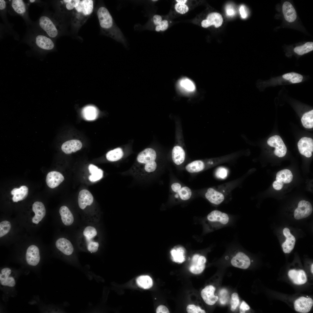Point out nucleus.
Wrapping results in <instances>:
<instances>
[{
	"instance_id": "nucleus-45",
	"label": "nucleus",
	"mask_w": 313,
	"mask_h": 313,
	"mask_svg": "<svg viewBox=\"0 0 313 313\" xmlns=\"http://www.w3.org/2000/svg\"><path fill=\"white\" fill-rule=\"evenodd\" d=\"M86 243L87 249L89 252L92 253L96 252L97 251L99 245L98 242L92 240L86 242Z\"/></svg>"
},
{
	"instance_id": "nucleus-3",
	"label": "nucleus",
	"mask_w": 313,
	"mask_h": 313,
	"mask_svg": "<svg viewBox=\"0 0 313 313\" xmlns=\"http://www.w3.org/2000/svg\"><path fill=\"white\" fill-rule=\"evenodd\" d=\"M270 146L275 148V154L280 157L284 156L287 152V148L281 137L275 135L270 137L267 141Z\"/></svg>"
},
{
	"instance_id": "nucleus-52",
	"label": "nucleus",
	"mask_w": 313,
	"mask_h": 313,
	"mask_svg": "<svg viewBox=\"0 0 313 313\" xmlns=\"http://www.w3.org/2000/svg\"><path fill=\"white\" fill-rule=\"evenodd\" d=\"M284 183L281 181L276 180L272 184L273 188L276 190H279L281 189L283 186Z\"/></svg>"
},
{
	"instance_id": "nucleus-31",
	"label": "nucleus",
	"mask_w": 313,
	"mask_h": 313,
	"mask_svg": "<svg viewBox=\"0 0 313 313\" xmlns=\"http://www.w3.org/2000/svg\"><path fill=\"white\" fill-rule=\"evenodd\" d=\"M88 169L91 175L89 177V180L94 182L101 179L103 176V172L96 166L90 164L88 166Z\"/></svg>"
},
{
	"instance_id": "nucleus-37",
	"label": "nucleus",
	"mask_w": 313,
	"mask_h": 313,
	"mask_svg": "<svg viewBox=\"0 0 313 313\" xmlns=\"http://www.w3.org/2000/svg\"><path fill=\"white\" fill-rule=\"evenodd\" d=\"M301 121L305 128L310 129L313 127V110L304 113L301 119Z\"/></svg>"
},
{
	"instance_id": "nucleus-32",
	"label": "nucleus",
	"mask_w": 313,
	"mask_h": 313,
	"mask_svg": "<svg viewBox=\"0 0 313 313\" xmlns=\"http://www.w3.org/2000/svg\"><path fill=\"white\" fill-rule=\"evenodd\" d=\"M83 114L86 120H93L96 119L98 114V111L95 107L89 105L85 107L83 109Z\"/></svg>"
},
{
	"instance_id": "nucleus-60",
	"label": "nucleus",
	"mask_w": 313,
	"mask_h": 313,
	"mask_svg": "<svg viewBox=\"0 0 313 313\" xmlns=\"http://www.w3.org/2000/svg\"><path fill=\"white\" fill-rule=\"evenodd\" d=\"M313 264H312V265H311V272L312 273V274H313Z\"/></svg>"
},
{
	"instance_id": "nucleus-13",
	"label": "nucleus",
	"mask_w": 313,
	"mask_h": 313,
	"mask_svg": "<svg viewBox=\"0 0 313 313\" xmlns=\"http://www.w3.org/2000/svg\"><path fill=\"white\" fill-rule=\"evenodd\" d=\"M283 233L286 238L285 241L282 245L283 251L285 253H290L294 248L296 239L287 228H285L283 229Z\"/></svg>"
},
{
	"instance_id": "nucleus-23",
	"label": "nucleus",
	"mask_w": 313,
	"mask_h": 313,
	"mask_svg": "<svg viewBox=\"0 0 313 313\" xmlns=\"http://www.w3.org/2000/svg\"><path fill=\"white\" fill-rule=\"evenodd\" d=\"M75 9L77 12L85 16L91 14L93 9V2L92 0H80Z\"/></svg>"
},
{
	"instance_id": "nucleus-53",
	"label": "nucleus",
	"mask_w": 313,
	"mask_h": 313,
	"mask_svg": "<svg viewBox=\"0 0 313 313\" xmlns=\"http://www.w3.org/2000/svg\"><path fill=\"white\" fill-rule=\"evenodd\" d=\"M250 309V306L244 301H243L241 304L240 307V313H245L246 311Z\"/></svg>"
},
{
	"instance_id": "nucleus-24",
	"label": "nucleus",
	"mask_w": 313,
	"mask_h": 313,
	"mask_svg": "<svg viewBox=\"0 0 313 313\" xmlns=\"http://www.w3.org/2000/svg\"><path fill=\"white\" fill-rule=\"evenodd\" d=\"M205 197L210 203L217 205L221 203L224 199L223 194L212 188L208 189Z\"/></svg>"
},
{
	"instance_id": "nucleus-61",
	"label": "nucleus",
	"mask_w": 313,
	"mask_h": 313,
	"mask_svg": "<svg viewBox=\"0 0 313 313\" xmlns=\"http://www.w3.org/2000/svg\"><path fill=\"white\" fill-rule=\"evenodd\" d=\"M152 1H158V0H152Z\"/></svg>"
},
{
	"instance_id": "nucleus-35",
	"label": "nucleus",
	"mask_w": 313,
	"mask_h": 313,
	"mask_svg": "<svg viewBox=\"0 0 313 313\" xmlns=\"http://www.w3.org/2000/svg\"><path fill=\"white\" fill-rule=\"evenodd\" d=\"M138 285L144 289H148L153 285L152 278L148 275H142L138 277L136 280Z\"/></svg>"
},
{
	"instance_id": "nucleus-47",
	"label": "nucleus",
	"mask_w": 313,
	"mask_h": 313,
	"mask_svg": "<svg viewBox=\"0 0 313 313\" xmlns=\"http://www.w3.org/2000/svg\"><path fill=\"white\" fill-rule=\"evenodd\" d=\"M174 7L178 12L182 14L187 13L189 10L188 6L185 4L177 3L175 5Z\"/></svg>"
},
{
	"instance_id": "nucleus-39",
	"label": "nucleus",
	"mask_w": 313,
	"mask_h": 313,
	"mask_svg": "<svg viewBox=\"0 0 313 313\" xmlns=\"http://www.w3.org/2000/svg\"><path fill=\"white\" fill-rule=\"evenodd\" d=\"M285 79L288 80L292 83H299L302 81L303 77L298 73L292 72L286 73L282 76Z\"/></svg>"
},
{
	"instance_id": "nucleus-15",
	"label": "nucleus",
	"mask_w": 313,
	"mask_h": 313,
	"mask_svg": "<svg viewBox=\"0 0 313 313\" xmlns=\"http://www.w3.org/2000/svg\"><path fill=\"white\" fill-rule=\"evenodd\" d=\"M64 179L63 176L60 172L52 171L48 174L46 177V182L49 187L54 188L59 185Z\"/></svg>"
},
{
	"instance_id": "nucleus-57",
	"label": "nucleus",
	"mask_w": 313,
	"mask_h": 313,
	"mask_svg": "<svg viewBox=\"0 0 313 313\" xmlns=\"http://www.w3.org/2000/svg\"><path fill=\"white\" fill-rule=\"evenodd\" d=\"M239 11L241 17L242 18L245 19L247 17V14L244 6L242 5L240 6Z\"/></svg>"
},
{
	"instance_id": "nucleus-9",
	"label": "nucleus",
	"mask_w": 313,
	"mask_h": 313,
	"mask_svg": "<svg viewBox=\"0 0 313 313\" xmlns=\"http://www.w3.org/2000/svg\"><path fill=\"white\" fill-rule=\"evenodd\" d=\"M313 304V301L312 299L302 296L295 301L294 307L297 312L302 313H307L310 310Z\"/></svg>"
},
{
	"instance_id": "nucleus-27",
	"label": "nucleus",
	"mask_w": 313,
	"mask_h": 313,
	"mask_svg": "<svg viewBox=\"0 0 313 313\" xmlns=\"http://www.w3.org/2000/svg\"><path fill=\"white\" fill-rule=\"evenodd\" d=\"M28 189L25 185L22 186L19 188H14L11 193L13 195L12 200L14 202H17L25 199L27 196Z\"/></svg>"
},
{
	"instance_id": "nucleus-54",
	"label": "nucleus",
	"mask_w": 313,
	"mask_h": 313,
	"mask_svg": "<svg viewBox=\"0 0 313 313\" xmlns=\"http://www.w3.org/2000/svg\"><path fill=\"white\" fill-rule=\"evenodd\" d=\"M152 20L154 24L156 26L159 25L162 20V17L160 15L155 14L153 16Z\"/></svg>"
},
{
	"instance_id": "nucleus-4",
	"label": "nucleus",
	"mask_w": 313,
	"mask_h": 313,
	"mask_svg": "<svg viewBox=\"0 0 313 313\" xmlns=\"http://www.w3.org/2000/svg\"><path fill=\"white\" fill-rule=\"evenodd\" d=\"M208 220L214 223L218 228L227 225L230 221V218L226 213L218 210L212 211L207 216Z\"/></svg>"
},
{
	"instance_id": "nucleus-40",
	"label": "nucleus",
	"mask_w": 313,
	"mask_h": 313,
	"mask_svg": "<svg viewBox=\"0 0 313 313\" xmlns=\"http://www.w3.org/2000/svg\"><path fill=\"white\" fill-rule=\"evenodd\" d=\"M83 234L85 236L86 242L92 240V239L97 234L96 230L92 226H88L84 229Z\"/></svg>"
},
{
	"instance_id": "nucleus-34",
	"label": "nucleus",
	"mask_w": 313,
	"mask_h": 313,
	"mask_svg": "<svg viewBox=\"0 0 313 313\" xmlns=\"http://www.w3.org/2000/svg\"><path fill=\"white\" fill-rule=\"evenodd\" d=\"M178 85L181 90L187 92H192L195 89L194 83L187 78H183L179 80Z\"/></svg>"
},
{
	"instance_id": "nucleus-46",
	"label": "nucleus",
	"mask_w": 313,
	"mask_h": 313,
	"mask_svg": "<svg viewBox=\"0 0 313 313\" xmlns=\"http://www.w3.org/2000/svg\"><path fill=\"white\" fill-rule=\"evenodd\" d=\"M186 310L188 313H205V311L200 307L191 304L188 305Z\"/></svg>"
},
{
	"instance_id": "nucleus-29",
	"label": "nucleus",
	"mask_w": 313,
	"mask_h": 313,
	"mask_svg": "<svg viewBox=\"0 0 313 313\" xmlns=\"http://www.w3.org/2000/svg\"><path fill=\"white\" fill-rule=\"evenodd\" d=\"M205 167L204 162L201 160L193 161L185 166L186 170L191 173L198 172L203 170Z\"/></svg>"
},
{
	"instance_id": "nucleus-36",
	"label": "nucleus",
	"mask_w": 313,
	"mask_h": 313,
	"mask_svg": "<svg viewBox=\"0 0 313 313\" xmlns=\"http://www.w3.org/2000/svg\"><path fill=\"white\" fill-rule=\"evenodd\" d=\"M123 155V152L122 149L118 148L108 152L106 154V157L108 161L114 162L121 159Z\"/></svg>"
},
{
	"instance_id": "nucleus-8",
	"label": "nucleus",
	"mask_w": 313,
	"mask_h": 313,
	"mask_svg": "<svg viewBox=\"0 0 313 313\" xmlns=\"http://www.w3.org/2000/svg\"><path fill=\"white\" fill-rule=\"evenodd\" d=\"M231 262L235 267L246 269L249 267L251 261L249 258L245 253L239 252L232 257Z\"/></svg>"
},
{
	"instance_id": "nucleus-12",
	"label": "nucleus",
	"mask_w": 313,
	"mask_h": 313,
	"mask_svg": "<svg viewBox=\"0 0 313 313\" xmlns=\"http://www.w3.org/2000/svg\"><path fill=\"white\" fill-rule=\"evenodd\" d=\"M223 19L221 15L217 12H213L209 14L206 19L204 20L201 23L203 27L208 28L214 25L216 28L221 26L223 23Z\"/></svg>"
},
{
	"instance_id": "nucleus-26",
	"label": "nucleus",
	"mask_w": 313,
	"mask_h": 313,
	"mask_svg": "<svg viewBox=\"0 0 313 313\" xmlns=\"http://www.w3.org/2000/svg\"><path fill=\"white\" fill-rule=\"evenodd\" d=\"M185 152L181 147L176 145L173 147L172 150V157L175 164L177 165L182 164L185 160Z\"/></svg>"
},
{
	"instance_id": "nucleus-22",
	"label": "nucleus",
	"mask_w": 313,
	"mask_h": 313,
	"mask_svg": "<svg viewBox=\"0 0 313 313\" xmlns=\"http://www.w3.org/2000/svg\"><path fill=\"white\" fill-rule=\"evenodd\" d=\"M282 11L285 20L289 22H292L296 19L297 15L293 5L288 1H285L282 6Z\"/></svg>"
},
{
	"instance_id": "nucleus-48",
	"label": "nucleus",
	"mask_w": 313,
	"mask_h": 313,
	"mask_svg": "<svg viewBox=\"0 0 313 313\" xmlns=\"http://www.w3.org/2000/svg\"><path fill=\"white\" fill-rule=\"evenodd\" d=\"M228 174V171L225 168L220 167L216 170L215 174L219 178L224 179L226 177Z\"/></svg>"
},
{
	"instance_id": "nucleus-18",
	"label": "nucleus",
	"mask_w": 313,
	"mask_h": 313,
	"mask_svg": "<svg viewBox=\"0 0 313 313\" xmlns=\"http://www.w3.org/2000/svg\"><path fill=\"white\" fill-rule=\"evenodd\" d=\"M55 245L57 248L65 255H70L73 252L74 248L72 244L65 238L58 239L56 241Z\"/></svg>"
},
{
	"instance_id": "nucleus-10",
	"label": "nucleus",
	"mask_w": 313,
	"mask_h": 313,
	"mask_svg": "<svg viewBox=\"0 0 313 313\" xmlns=\"http://www.w3.org/2000/svg\"><path fill=\"white\" fill-rule=\"evenodd\" d=\"M27 263L29 265L35 266L39 263L40 259L39 250L34 245H32L28 248L26 255Z\"/></svg>"
},
{
	"instance_id": "nucleus-33",
	"label": "nucleus",
	"mask_w": 313,
	"mask_h": 313,
	"mask_svg": "<svg viewBox=\"0 0 313 313\" xmlns=\"http://www.w3.org/2000/svg\"><path fill=\"white\" fill-rule=\"evenodd\" d=\"M170 252L173 260L175 262L181 263L185 261V251L183 248L179 247L173 248Z\"/></svg>"
},
{
	"instance_id": "nucleus-58",
	"label": "nucleus",
	"mask_w": 313,
	"mask_h": 313,
	"mask_svg": "<svg viewBox=\"0 0 313 313\" xmlns=\"http://www.w3.org/2000/svg\"><path fill=\"white\" fill-rule=\"evenodd\" d=\"M6 3L4 0H0V9L1 11L4 10L6 8Z\"/></svg>"
},
{
	"instance_id": "nucleus-43",
	"label": "nucleus",
	"mask_w": 313,
	"mask_h": 313,
	"mask_svg": "<svg viewBox=\"0 0 313 313\" xmlns=\"http://www.w3.org/2000/svg\"><path fill=\"white\" fill-rule=\"evenodd\" d=\"M65 5L68 10H71L77 7L79 3V0H63L62 1Z\"/></svg>"
},
{
	"instance_id": "nucleus-41",
	"label": "nucleus",
	"mask_w": 313,
	"mask_h": 313,
	"mask_svg": "<svg viewBox=\"0 0 313 313\" xmlns=\"http://www.w3.org/2000/svg\"><path fill=\"white\" fill-rule=\"evenodd\" d=\"M181 199L183 200L189 199L192 195V191L188 187L184 186L181 188L178 193Z\"/></svg>"
},
{
	"instance_id": "nucleus-59",
	"label": "nucleus",
	"mask_w": 313,
	"mask_h": 313,
	"mask_svg": "<svg viewBox=\"0 0 313 313\" xmlns=\"http://www.w3.org/2000/svg\"><path fill=\"white\" fill-rule=\"evenodd\" d=\"M178 3L185 4V3L187 0H176V1Z\"/></svg>"
},
{
	"instance_id": "nucleus-14",
	"label": "nucleus",
	"mask_w": 313,
	"mask_h": 313,
	"mask_svg": "<svg viewBox=\"0 0 313 313\" xmlns=\"http://www.w3.org/2000/svg\"><path fill=\"white\" fill-rule=\"evenodd\" d=\"M35 45L39 48L44 50H50L53 48L54 43L49 37L45 35H37L34 39Z\"/></svg>"
},
{
	"instance_id": "nucleus-51",
	"label": "nucleus",
	"mask_w": 313,
	"mask_h": 313,
	"mask_svg": "<svg viewBox=\"0 0 313 313\" xmlns=\"http://www.w3.org/2000/svg\"><path fill=\"white\" fill-rule=\"evenodd\" d=\"M226 12L227 14L229 16H232L234 15L235 11L232 6L230 5H228L226 8Z\"/></svg>"
},
{
	"instance_id": "nucleus-28",
	"label": "nucleus",
	"mask_w": 313,
	"mask_h": 313,
	"mask_svg": "<svg viewBox=\"0 0 313 313\" xmlns=\"http://www.w3.org/2000/svg\"><path fill=\"white\" fill-rule=\"evenodd\" d=\"M62 222L66 226L71 225L74 221L73 216L69 208L66 206H63L59 210Z\"/></svg>"
},
{
	"instance_id": "nucleus-50",
	"label": "nucleus",
	"mask_w": 313,
	"mask_h": 313,
	"mask_svg": "<svg viewBox=\"0 0 313 313\" xmlns=\"http://www.w3.org/2000/svg\"><path fill=\"white\" fill-rule=\"evenodd\" d=\"M156 312V313H169L170 312L167 307L164 305H161L157 307Z\"/></svg>"
},
{
	"instance_id": "nucleus-16",
	"label": "nucleus",
	"mask_w": 313,
	"mask_h": 313,
	"mask_svg": "<svg viewBox=\"0 0 313 313\" xmlns=\"http://www.w3.org/2000/svg\"><path fill=\"white\" fill-rule=\"evenodd\" d=\"M93 200V196L88 190L83 189L79 192L78 195V203L81 209L83 210L87 206L91 205Z\"/></svg>"
},
{
	"instance_id": "nucleus-6",
	"label": "nucleus",
	"mask_w": 313,
	"mask_h": 313,
	"mask_svg": "<svg viewBox=\"0 0 313 313\" xmlns=\"http://www.w3.org/2000/svg\"><path fill=\"white\" fill-rule=\"evenodd\" d=\"M206 261V259L204 256L198 254L194 255L189 267L190 271L195 274L201 273L205 268Z\"/></svg>"
},
{
	"instance_id": "nucleus-25",
	"label": "nucleus",
	"mask_w": 313,
	"mask_h": 313,
	"mask_svg": "<svg viewBox=\"0 0 313 313\" xmlns=\"http://www.w3.org/2000/svg\"><path fill=\"white\" fill-rule=\"evenodd\" d=\"M10 6L14 11L18 15L24 17L27 14V5L22 0L10 1Z\"/></svg>"
},
{
	"instance_id": "nucleus-19",
	"label": "nucleus",
	"mask_w": 313,
	"mask_h": 313,
	"mask_svg": "<svg viewBox=\"0 0 313 313\" xmlns=\"http://www.w3.org/2000/svg\"><path fill=\"white\" fill-rule=\"evenodd\" d=\"M11 269L8 267L2 269L0 274V282L1 285L4 286L13 287L16 284L14 278L10 276Z\"/></svg>"
},
{
	"instance_id": "nucleus-17",
	"label": "nucleus",
	"mask_w": 313,
	"mask_h": 313,
	"mask_svg": "<svg viewBox=\"0 0 313 313\" xmlns=\"http://www.w3.org/2000/svg\"><path fill=\"white\" fill-rule=\"evenodd\" d=\"M32 210L35 215L32 219V222L37 224L45 216L46 210L43 203L39 201H36L33 204Z\"/></svg>"
},
{
	"instance_id": "nucleus-55",
	"label": "nucleus",
	"mask_w": 313,
	"mask_h": 313,
	"mask_svg": "<svg viewBox=\"0 0 313 313\" xmlns=\"http://www.w3.org/2000/svg\"><path fill=\"white\" fill-rule=\"evenodd\" d=\"M171 187L172 190L174 192L178 193L181 189V186L179 183H175L172 185Z\"/></svg>"
},
{
	"instance_id": "nucleus-2",
	"label": "nucleus",
	"mask_w": 313,
	"mask_h": 313,
	"mask_svg": "<svg viewBox=\"0 0 313 313\" xmlns=\"http://www.w3.org/2000/svg\"><path fill=\"white\" fill-rule=\"evenodd\" d=\"M39 25L40 28L51 38H55L58 34V31L55 24L48 17L42 15L39 18Z\"/></svg>"
},
{
	"instance_id": "nucleus-11",
	"label": "nucleus",
	"mask_w": 313,
	"mask_h": 313,
	"mask_svg": "<svg viewBox=\"0 0 313 313\" xmlns=\"http://www.w3.org/2000/svg\"><path fill=\"white\" fill-rule=\"evenodd\" d=\"M215 288L212 285L206 286L201 292V295L204 302L208 305H212L218 300V297L214 295Z\"/></svg>"
},
{
	"instance_id": "nucleus-5",
	"label": "nucleus",
	"mask_w": 313,
	"mask_h": 313,
	"mask_svg": "<svg viewBox=\"0 0 313 313\" xmlns=\"http://www.w3.org/2000/svg\"><path fill=\"white\" fill-rule=\"evenodd\" d=\"M313 211V208L311 203L305 200L299 201L297 208L294 212V217L295 219L299 220L305 218L310 216Z\"/></svg>"
},
{
	"instance_id": "nucleus-49",
	"label": "nucleus",
	"mask_w": 313,
	"mask_h": 313,
	"mask_svg": "<svg viewBox=\"0 0 313 313\" xmlns=\"http://www.w3.org/2000/svg\"><path fill=\"white\" fill-rule=\"evenodd\" d=\"M168 27V21L163 20L161 21L159 25L156 26L155 30L157 32L164 31L166 30Z\"/></svg>"
},
{
	"instance_id": "nucleus-30",
	"label": "nucleus",
	"mask_w": 313,
	"mask_h": 313,
	"mask_svg": "<svg viewBox=\"0 0 313 313\" xmlns=\"http://www.w3.org/2000/svg\"><path fill=\"white\" fill-rule=\"evenodd\" d=\"M293 179V175L289 170L285 169L279 171L276 174V180L283 182V183H290Z\"/></svg>"
},
{
	"instance_id": "nucleus-20",
	"label": "nucleus",
	"mask_w": 313,
	"mask_h": 313,
	"mask_svg": "<svg viewBox=\"0 0 313 313\" xmlns=\"http://www.w3.org/2000/svg\"><path fill=\"white\" fill-rule=\"evenodd\" d=\"M288 275L293 283L296 284H303L307 281L306 273L303 270H290L288 272Z\"/></svg>"
},
{
	"instance_id": "nucleus-42",
	"label": "nucleus",
	"mask_w": 313,
	"mask_h": 313,
	"mask_svg": "<svg viewBox=\"0 0 313 313\" xmlns=\"http://www.w3.org/2000/svg\"><path fill=\"white\" fill-rule=\"evenodd\" d=\"M11 228L10 223L7 221H4L0 223V237L6 234L10 231Z\"/></svg>"
},
{
	"instance_id": "nucleus-56",
	"label": "nucleus",
	"mask_w": 313,
	"mask_h": 313,
	"mask_svg": "<svg viewBox=\"0 0 313 313\" xmlns=\"http://www.w3.org/2000/svg\"><path fill=\"white\" fill-rule=\"evenodd\" d=\"M227 293V291L223 289L220 291V296H221V298H220V303L222 304H225L226 301L225 299V298H224V296H225V295Z\"/></svg>"
},
{
	"instance_id": "nucleus-7",
	"label": "nucleus",
	"mask_w": 313,
	"mask_h": 313,
	"mask_svg": "<svg viewBox=\"0 0 313 313\" xmlns=\"http://www.w3.org/2000/svg\"><path fill=\"white\" fill-rule=\"evenodd\" d=\"M298 147L300 154L307 157L312 155L313 151V140L310 138L303 137L298 143Z\"/></svg>"
},
{
	"instance_id": "nucleus-21",
	"label": "nucleus",
	"mask_w": 313,
	"mask_h": 313,
	"mask_svg": "<svg viewBox=\"0 0 313 313\" xmlns=\"http://www.w3.org/2000/svg\"><path fill=\"white\" fill-rule=\"evenodd\" d=\"M82 145V143L79 140H72L63 143L61 145V149L65 153L70 154L81 149Z\"/></svg>"
},
{
	"instance_id": "nucleus-1",
	"label": "nucleus",
	"mask_w": 313,
	"mask_h": 313,
	"mask_svg": "<svg viewBox=\"0 0 313 313\" xmlns=\"http://www.w3.org/2000/svg\"><path fill=\"white\" fill-rule=\"evenodd\" d=\"M156 157V153L154 150L147 148L139 154L137 160L139 163L145 164L144 170L150 173L154 171L156 168L157 164L155 161Z\"/></svg>"
},
{
	"instance_id": "nucleus-44",
	"label": "nucleus",
	"mask_w": 313,
	"mask_h": 313,
	"mask_svg": "<svg viewBox=\"0 0 313 313\" xmlns=\"http://www.w3.org/2000/svg\"><path fill=\"white\" fill-rule=\"evenodd\" d=\"M239 303V300L238 294L236 293L232 294L231 296V307L230 310L232 311H234Z\"/></svg>"
},
{
	"instance_id": "nucleus-38",
	"label": "nucleus",
	"mask_w": 313,
	"mask_h": 313,
	"mask_svg": "<svg viewBox=\"0 0 313 313\" xmlns=\"http://www.w3.org/2000/svg\"><path fill=\"white\" fill-rule=\"evenodd\" d=\"M313 50V42H308L301 46L294 48V52L299 55H302L307 53Z\"/></svg>"
}]
</instances>
